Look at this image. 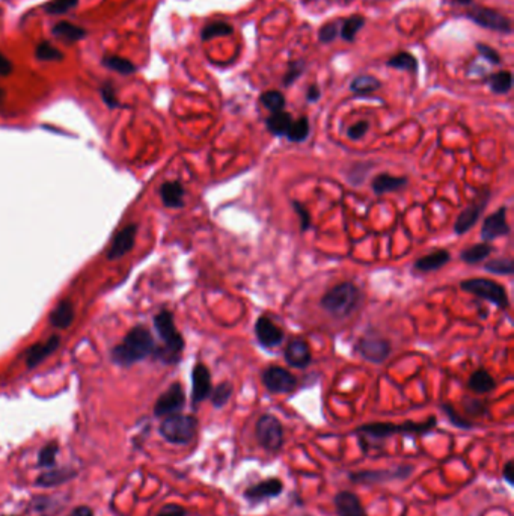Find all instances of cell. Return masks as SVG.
Returning <instances> with one entry per match:
<instances>
[{
  "instance_id": "6da1fadb",
  "label": "cell",
  "mask_w": 514,
  "mask_h": 516,
  "mask_svg": "<svg viewBox=\"0 0 514 516\" xmlns=\"http://www.w3.org/2000/svg\"><path fill=\"white\" fill-rule=\"evenodd\" d=\"M438 428V418L431 415L426 421H405L401 424L394 423H366L357 426L353 430L354 435L359 438V447L362 453H368V447L371 442H383L388 438H393L395 435H415L426 436Z\"/></svg>"
},
{
  "instance_id": "7a4b0ae2",
  "label": "cell",
  "mask_w": 514,
  "mask_h": 516,
  "mask_svg": "<svg viewBox=\"0 0 514 516\" xmlns=\"http://www.w3.org/2000/svg\"><path fill=\"white\" fill-rule=\"evenodd\" d=\"M362 300L361 288L353 283H340L326 291L320 299V307L325 310L330 317L342 320L359 308Z\"/></svg>"
},
{
  "instance_id": "3957f363",
  "label": "cell",
  "mask_w": 514,
  "mask_h": 516,
  "mask_svg": "<svg viewBox=\"0 0 514 516\" xmlns=\"http://www.w3.org/2000/svg\"><path fill=\"white\" fill-rule=\"evenodd\" d=\"M154 349L155 347L151 332L147 328L138 327L131 329L122 343L112 351V360L118 365L128 367L148 358Z\"/></svg>"
},
{
  "instance_id": "277c9868",
  "label": "cell",
  "mask_w": 514,
  "mask_h": 516,
  "mask_svg": "<svg viewBox=\"0 0 514 516\" xmlns=\"http://www.w3.org/2000/svg\"><path fill=\"white\" fill-rule=\"evenodd\" d=\"M154 327L163 341L162 349L155 351L157 352V356L162 358L163 363L166 364L178 363V360H180V353L184 349V339L175 327L172 312L167 310H162L157 316L154 317Z\"/></svg>"
},
{
  "instance_id": "5b68a950",
  "label": "cell",
  "mask_w": 514,
  "mask_h": 516,
  "mask_svg": "<svg viewBox=\"0 0 514 516\" xmlns=\"http://www.w3.org/2000/svg\"><path fill=\"white\" fill-rule=\"evenodd\" d=\"M160 435L175 445H187L193 441L198 432V418L193 415L172 414L165 417L160 424Z\"/></svg>"
},
{
  "instance_id": "8992f818",
  "label": "cell",
  "mask_w": 514,
  "mask_h": 516,
  "mask_svg": "<svg viewBox=\"0 0 514 516\" xmlns=\"http://www.w3.org/2000/svg\"><path fill=\"white\" fill-rule=\"evenodd\" d=\"M460 288L475 298L495 304L499 310H507L510 300L506 287L489 278H469L460 283Z\"/></svg>"
},
{
  "instance_id": "52a82bcc",
  "label": "cell",
  "mask_w": 514,
  "mask_h": 516,
  "mask_svg": "<svg viewBox=\"0 0 514 516\" xmlns=\"http://www.w3.org/2000/svg\"><path fill=\"white\" fill-rule=\"evenodd\" d=\"M255 438L263 450L277 453L284 447V426L276 415L263 414L255 423Z\"/></svg>"
},
{
  "instance_id": "ba28073f",
  "label": "cell",
  "mask_w": 514,
  "mask_h": 516,
  "mask_svg": "<svg viewBox=\"0 0 514 516\" xmlns=\"http://www.w3.org/2000/svg\"><path fill=\"white\" fill-rule=\"evenodd\" d=\"M415 471L413 465L400 464L389 469H362L349 473V480L359 485H382L389 481H406Z\"/></svg>"
},
{
  "instance_id": "9c48e42d",
  "label": "cell",
  "mask_w": 514,
  "mask_h": 516,
  "mask_svg": "<svg viewBox=\"0 0 514 516\" xmlns=\"http://www.w3.org/2000/svg\"><path fill=\"white\" fill-rule=\"evenodd\" d=\"M356 351L368 363L383 364L393 352V344L376 331H368L357 340Z\"/></svg>"
},
{
  "instance_id": "30bf717a",
  "label": "cell",
  "mask_w": 514,
  "mask_h": 516,
  "mask_svg": "<svg viewBox=\"0 0 514 516\" xmlns=\"http://www.w3.org/2000/svg\"><path fill=\"white\" fill-rule=\"evenodd\" d=\"M284 488V481L279 477H267L246 488L243 491V498L249 508H256L269 500L281 497Z\"/></svg>"
},
{
  "instance_id": "8fae6325",
  "label": "cell",
  "mask_w": 514,
  "mask_h": 516,
  "mask_svg": "<svg viewBox=\"0 0 514 516\" xmlns=\"http://www.w3.org/2000/svg\"><path fill=\"white\" fill-rule=\"evenodd\" d=\"M490 189L489 187H483L478 190V195L477 198L472 201L471 204L466 206L459 216H457L455 219V223H454V233L457 235H463L466 234L467 231H471L475 225L478 219L482 218L483 211L486 210L489 201H490Z\"/></svg>"
},
{
  "instance_id": "7c38bea8",
  "label": "cell",
  "mask_w": 514,
  "mask_h": 516,
  "mask_svg": "<svg viewBox=\"0 0 514 516\" xmlns=\"http://www.w3.org/2000/svg\"><path fill=\"white\" fill-rule=\"evenodd\" d=\"M261 382L272 394H289L297 388L299 380L289 370L269 365L261 372Z\"/></svg>"
},
{
  "instance_id": "4fadbf2b",
  "label": "cell",
  "mask_w": 514,
  "mask_h": 516,
  "mask_svg": "<svg viewBox=\"0 0 514 516\" xmlns=\"http://www.w3.org/2000/svg\"><path fill=\"white\" fill-rule=\"evenodd\" d=\"M466 17L474 21L475 25L482 26L484 29L489 30H495L499 33H508L513 32V26H511V20L508 17H506L504 14L498 13L496 9H490V8H484V6H472L467 9Z\"/></svg>"
},
{
  "instance_id": "5bb4252c",
  "label": "cell",
  "mask_w": 514,
  "mask_h": 516,
  "mask_svg": "<svg viewBox=\"0 0 514 516\" xmlns=\"http://www.w3.org/2000/svg\"><path fill=\"white\" fill-rule=\"evenodd\" d=\"M186 405L184 388L180 382L172 384L163 394L157 399L154 405L155 417H167V415L178 414Z\"/></svg>"
},
{
  "instance_id": "9a60e30c",
  "label": "cell",
  "mask_w": 514,
  "mask_h": 516,
  "mask_svg": "<svg viewBox=\"0 0 514 516\" xmlns=\"http://www.w3.org/2000/svg\"><path fill=\"white\" fill-rule=\"evenodd\" d=\"M511 231L507 221V207H499L495 213L489 215L482 225V239L487 243L499 238L508 235Z\"/></svg>"
},
{
  "instance_id": "2e32d148",
  "label": "cell",
  "mask_w": 514,
  "mask_h": 516,
  "mask_svg": "<svg viewBox=\"0 0 514 516\" xmlns=\"http://www.w3.org/2000/svg\"><path fill=\"white\" fill-rule=\"evenodd\" d=\"M253 329L256 340H258V343L263 347H265V349H273V347L281 346L285 339L284 331L265 316H260L256 319Z\"/></svg>"
},
{
  "instance_id": "e0dca14e",
  "label": "cell",
  "mask_w": 514,
  "mask_h": 516,
  "mask_svg": "<svg viewBox=\"0 0 514 516\" xmlns=\"http://www.w3.org/2000/svg\"><path fill=\"white\" fill-rule=\"evenodd\" d=\"M211 373L205 364L198 363L192 370V405L198 406L199 403L207 400L211 394Z\"/></svg>"
},
{
  "instance_id": "ac0fdd59",
  "label": "cell",
  "mask_w": 514,
  "mask_h": 516,
  "mask_svg": "<svg viewBox=\"0 0 514 516\" xmlns=\"http://www.w3.org/2000/svg\"><path fill=\"white\" fill-rule=\"evenodd\" d=\"M332 503L337 516H368L359 496L352 491L337 492Z\"/></svg>"
},
{
  "instance_id": "d6986e66",
  "label": "cell",
  "mask_w": 514,
  "mask_h": 516,
  "mask_svg": "<svg viewBox=\"0 0 514 516\" xmlns=\"http://www.w3.org/2000/svg\"><path fill=\"white\" fill-rule=\"evenodd\" d=\"M136 233H138V227L136 225H127L122 230H119L114 240L110 243V248L107 251V258L109 260H118V258H122L124 255H127L133 246H135L136 242Z\"/></svg>"
},
{
  "instance_id": "ffe728a7",
  "label": "cell",
  "mask_w": 514,
  "mask_h": 516,
  "mask_svg": "<svg viewBox=\"0 0 514 516\" xmlns=\"http://www.w3.org/2000/svg\"><path fill=\"white\" fill-rule=\"evenodd\" d=\"M284 358L289 367L306 368L312 363L311 347L304 339H292L285 346Z\"/></svg>"
},
{
  "instance_id": "44dd1931",
  "label": "cell",
  "mask_w": 514,
  "mask_h": 516,
  "mask_svg": "<svg viewBox=\"0 0 514 516\" xmlns=\"http://www.w3.org/2000/svg\"><path fill=\"white\" fill-rule=\"evenodd\" d=\"M61 344V339L58 335L50 336L49 340L42 341V343H35L32 347L26 351L25 356H26V365L28 368H35L38 364H41L46 358H49L54 351H58V347Z\"/></svg>"
},
{
  "instance_id": "7402d4cb",
  "label": "cell",
  "mask_w": 514,
  "mask_h": 516,
  "mask_svg": "<svg viewBox=\"0 0 514 516\" xmlns=\"http://www.w3.org/2000/svg\"><path fill=\"white\" fill-rule=\"evenodd\" d=\"M451 262V254L446 250H436L427 255H424L413 263V269L419 274L436 272Z\"/></svg>"
},
{
  "instance_id": "603a6c76",
  "label": "cell",
  "mask_w": 514,
  "mask_h": 516,
  "mask_svg": "<svg viewBox=\"0 0 514 516\" xmlns=\"http://www.w3.org/2000/svg\"><path fill=\"white\" fill-rule=\"evenodd\" d=\"M407 184H409V180L406 177H395L388 172L378 174L371 180L373 192L378 197L390 194V192H398V190L405 189Z\"/></svg>"
},
{
  "instance_id": "cb8c5ba5",
  "label": "cell",
  "mask_w": 514,
  "mask_h": 516,
  "mask_svg": "<svg viewBox=\"0 0 514 516\" xmlns=\"http://www.w3.org/2000/svg\"><path fill=\"white\" fill-rule=\"evenodd\" d=\"M184 186L180 182H166L160 187V198L167 209H181L184 206Z\"/></svg>"
},
{
  "instance_id": "d4e9b609",
  "label": "cell",
  "mask_w": 514,
  "mask_h": 516,
  "mask_svg": "<svg viewBox=\"0 0 514 516\" xmlns=\"http://www.w3.org/2000/svg\"><path fill=\"white\" fill-rule=\"evenodd\" d=\"M467 388L474 391L475 394H489V392L495 391L496 388V380L491 376L486 368H478L475 372L469 376L467 380Z\"/></svg>"
},
{
  "instance_id": "484cf974",
  "label": "cell",
  "mask_w": 514,
  "mask_h": 516,
  "mask_svg": "<svg viewBox=\"0 0 514 516\" xmlns=\"http://www.w3.org/2000/svg\"><path fill=\"white\" fill-rule=\"evenodd\" d=\"M74 307L70 300H62L59 302L58 305L54 307V310L50 312L49 316V322L53 328L58 329H66L71 327V323L74 322Z\"/></svg>"
},
{
  "instance_id": "4316f807",
  "label": "cell",
  "mask_w": 514,
  "mask_h": 516,
  "mask_svg": "<svg viewBox=\"0 0 514 516\" xmlns=\"http://www.w3.org/2000/svg\"><path fill=\"white\" fill-rule=\"evenodd\" d=\"M76 476V471L70 468H62V469H47L44 471L41 476L37 479V486L40 488H53L65 483V481L71 480Z\"/></svg>"
},
{
  "instance_id": "83f0119b",
  "label": "cell",
  "mask_w": 514,
  "mask_h": 516,
  "mask_svg": "<svg viewBox=\"0 0 514 516\" xmlns=\"http://www.w3.org/2000/svg\"><path fill=\"white\" fill-rule=\"evenodd\" d=\"M52 32L56 38L65 42H77L86 38V30L74 23H70V21H59L58 25L53 26Z\"/></svg>"
},
{
  "instance_id": "f1b7e54d",
  "label": "cell",
  "mask_w": 514,
  "mask_h": 516,
  "mask_svg": "<svg viewBox=\"0 0 514 516\" xmlns=\"http://www.w3.org/2000/svg\"><path fill=\"white\" fill-rule=\"evenodd\" d=\"M293 121L294 119H293L292 114H288V112H285V110H281V112H275V114H272L269 118H267L265 126H267V130H269L273 136L282 138L287 134Z\"/></svg>"
},
{
  "instance_id": "f546056e",
  "label": "cell",
  "mask_w": 514,
  "mask_h": 516,
  "mask_svg": "<svg viewBox=\"0 0 514 516\" xmlns=\"http://www.w3.org/2000/svg\"><path fill=\"white\" fill-rule=\"evenodd\" d=\"M382 88V82L370 74H361L354 77L350 83V91L356 95H370Z\"/></svg>"
},
{
  "instance_id": "4dcf8cb0",
  "label": "cell",
  "mask_w": 514,
  "mask_h": 516,
  "mask_svg": "<svg viewBox=\"0 0 514 516\" xmlns=\"http://www.w3.org/2000/svg\"><path fill=\"white\" fill-rule=\"evenodd\" d=\"M491 252H494L491 245L484 242V243L472 245V246H469V248L463 250L460 252V258H462V262H465L466 264H478V263L484 262Z\"/></svg>"
},
{
  "instance_id": "1f68e13d",
  "label": "cell",
  "mask_w": 514,
  "mask_h": 516,
  "mask_svg": "<svg viewBox=\"0 0 514 516\" xmlns=\"http://www.w3.org/2000/svg\"><path fill=\"white\" fill-rule=\"evenodd\" d=\"M489 88L490 91L498 95H506L511 91L513 88V74L510 71H499L491 74L489 77Z\"/></svg>"
},
{
  "instance_id": "d6a6232c",
  "label": "cell",
  "mask_w": 514,
  "mask_h": 516,
  "mask_svg": "<svg viewBox=\"0 0 514 516\" xmlns=\"http://www.w3.org/2000/svg\"><path fill=\"white\" fill-rule=\"evenodd\" d=\"M232 394H234V385L229 380H225V382H220L211 389V394L208 399L211 400V405H213L215 409H222L231 400Z\"/></svg>"
},
{
  "instance_id": "836d02e7",
  "label": "cell",
  "mask_w": 514,
  "mask_h": 516,
  "mask_svg": "<svg viewBox=\"0 0 514 516\" xmlns=\"http://www.w3.org/2000/svg\"><path fill=\"white\" fill-rule=\"evenodd\" d=\"M309 131H311V126H309L308 118L306 117H300L299 119L292 122V126H289V129L285 134V138L289 142L300 143V142H305L308 139Z\"/></svg>"
},
{
  "instance_id": "e575fe53",
  "label": "cell",
  "mask_w": 514,
  "mask_h": 516,
  "mask_svg": "<svg viewBox=\"0 0 514 516\" xmlns=\"http://www.w3.org/2000/svg\"><path fill=\"white\" fill-rule=\"evenodd\" d=\"M388 66L395 70H401V71H410V73H417L418 71V61L415 56L409 52H401L395 56H393L388 61Z\"/></svg>"
},
{
  "instance_id": "d590c367",
  "label": "cell",
  "mask_w": 514,
  "mask_h": 516,
  "mask_svg": "<svg viewBox=\"0 0 514 516\" xmlns=\"http://www.w3.org/2000/svg\"><path fill=\"white\" fill-rule=\"evenodd\" d=\"M365 26V17L364 16H352L344 20L341 26V38L347 42H353L357 37V33Z\"/></svg>"
},
{
  "instance_id": "8d00e7d4",
  "label": "cell",
  "mask_w": 514,
  "mask_h": 516,
  "mask_svg": "<svg viewBox=\"0 0 514 516\" xmlns=\"http://www.w3.org/2000/svg\"><path fill=\"white\" fill-rule=\"evenodd\" d=\"M441 409L446 415L448 421L454 426V428L462 429V430H472L475 428V424L469 418L463 417V415H460L459 412H457V409L451 405V403H441Z\"/></svg>"
},
{
  "instance_id": "74e56055",
  "label": "cell",
  "mask_w": 514,
  "mask_h": 516,
  "mask_svg": "<svg viewBox=\"0 0 514 516\" xmlns=\"http://www.w3.org/2000/svg\"><path fill=\"white\" fill-rule=\"evenodd\" d=\"M232 32L234 28L229 23H225V21H215V23L205 25L204 29L201 30V40L210 41L219 37H229Z\"/></svg>"
},
{
  "instance_id": "f35d334b",
  "label": "cell",
  "mask_w": 514,
  "mask_h": 516,
  "mask_svg": "<svg viewBox=\"0 0 514 516\" xmlns=\"http://www.w3.org/2000/svg\"><path fill=\"white\" fill-rule=\"evenodd\" d=\"M260 103L267 109L270 110L272 114L275 112H281L285 109V97L282 95V93L279 91H265L260 95Z\"/></svg>"
},
{
  "instance_id": "ab89813d",
  "label": "cell",
  "mask_w": 514,
  "mask_h": 516,
  "mask_svg": "<svg viewBox=\"0 0 514 516\" xmlns=\"http://www.w3.org/2000/svg\"><path fill=\"white\" fill-rule=\"evenodd\" d=\"M103 65L119 74H133L136 71L135 64L126 58H119V56H106L103 59Z\"/></svg>"
},
{
  "instance_id": "60d3db41",
  "label": "cell",
  "mask_w": 514,
  "mask_h": 516,
  "mask_svg": "<svg viewBox=\"0 0 514 516\" xmlns=\"http://www.w3.org/2000/svg\"><path fill=\"white\" fill-rule=\"evenodd\" d=\"M484 269L490 274L495 275H513L514 274V262L511 258H494L484 264Z\"/></svg>"
},
{
  "instance_id": "b9f144b4",
  "label": "cell",
  "mask_w": 514,
  "mask_h": 516,
  "mask_svg": "<svg viewBox=\"0 0 514 516\" xmlns=\"http://www.w3.org/2000/svg\"><path fill=\"white\" fill-rule=\"evenodd\" d=\"M58 452H59L58 442H49L44 445L38 455V467L42 469L53 468L56 464V456H58Z\"/></svg>"
},
{
  "instance_id": "7bdbcfd3",
  "label": "cell",
  "mask_w": 514,
  "mask_h": 516,
  "mask_svg": "<svg viewBox=\"0 0 514 516\" xmlns=\"http://www.w3.org/2000/svg\"><path fill=\"white\" fill-rule=\"evenodd\" d=\"M35 56L40 61H62L64 53L58 47L52 46L50 42L42 41L37 46Z\"/></svg>"
},
{
  "instance_id": "ee69618b",
  "label": "cell",
  "mask_w": 514,
  "mask_h": 516,
  "mask_svg": "<svg viewBox=\"0 0 514 516\" xmlns=\"http://www.w3.org/2000/svg\"><path fill=\"white\" fill-rule=\"evenodd\" d=\"M463 409L467 415H471V417H484V415L489 414L487 403L477 397L463 399Z\"/></svg>"
},
{
  "instance_id": "f6af8a7d",
  "label": "cell",
  "mask_w": 514,
  "mask_h": 516,
  "mask_svg": "<svg viewBox=\"0 0 514 516\" xmlns=\"http://www.w3.org/2000/svg\"><path fill=\"white\" fill-rule=\"evenodd\" d=\"M305 71V62L304 61H293L288 64V69L285 71V76L282 78V85L284 86H292L297 78L304 74Z\"/></svg>"
},
{
  "instance_id": "bcb514c9",
  "label": "cell",
  "mask_w": 514,
  "mask_h": 516,
  "mask_svg": "<svg viewBox=\"0 0 514 516\" xmlns=\"http://www.w3.org/2000/svg\"><path fill=\"white\" fill-rule=\"evenodd\" d=\"M77 4H79V0H52V2L44 8H46L47 14L59 16L64 13H68L71 8L77 6Z\"/></svg>"
},
{
  "instance_id": "7dc6e473",
  "label": "cell",
  "mask_w": 514,
  "mask_h": 516,
  "mask_svg": "<svg viewBox=\"0 0 514 516\" xmlns=\"http://www.w3.org/2000/svg\"><path fill=\"white\" fill-rule=\"evenodd\" d=\"M338 32H340L338 23H335V21H328V23L323 25L318 30V41L321 44H330L338 37Z\"/></svg>"
},
{
  "instance_id": "c3c4849f",
  "label": "cell",
  "mask_w": 514,
  "mask_h": 516,
  "mask_svg": "<svg viewBox=\"0 0 514 516\" xmlns=\"http://www.w3.org/2000/svg\"><path fill=\"white\" fill-rule=\"evenodd\" d=\"M293 209L296 211V215L299 216V221H300V230L301 231H308L311 228V213L309 210H306V207L299 203V201H293Z\"/></svg>"
},
{
  "instance_id": "681fc988",
  "label": "cell",
  "mask_w": 514,
  "mask_h": 516,
  "mask_svg": "<svg viewBox=\"0 0 514 516\" xmlns=\"http://www.w3.org/2000/svg\"><path fill=\"white\" fill-rule=\"evenodd\" d=\"M368 130H370V122L359 121V122H356V124H353L347 129V138L352 139V141L362 139L365 134L368 133Z\"/></svg>"
},
{
  "instance_id": "f907efd6",
  "label": "cell",
  "mask_w": 514,
  "mask_h": 516,
  "mask_svg": "<svg viewBox=\"0 0 514 516\" xmlns=\"http://www.w3.org/2000/svg\"><path fill=\"white\" fill-rule=\"evenodd\" d=\"M477 50L490 64H495V65H499L501 64V56H499V53L495 49H491V47L486 46V44L479 42V44H477Z\"/></svg>"
},
{
  "instance_id": "816d5d0a",
  "label": "cell",
  "mask_w": 514,
  "mask_h": 516,
  "mask_svg": "<svg viewBox=\"0 0 514 516\" xmlns=\"http://www.w3.org/2000/svg\"><path fill=\"white\" fill-rule=\"evenodd\" d=\"M157 516H187V510L180 504H166L160 509Z\"/></svg>"
},
{
  "instance_id": "f5cc1de1",
  "label": "cell",
  "mask_w": 514,
  "mask_h": 516,
  "mask_svg": "<svg viewBox=\"0 0 514 516\" xmlns=\"http://www.w3.org/2000/svg\"><path fill=\"white\" fill-rule=\"evenodd\" d=\"M100 94H102V97L104 100V103L109 107H116L118 106V100H116L115 91H114V88H112L110 85L102 86V89H100Z\"/></svg>"
},
{
  "instance_id": "db71d44e",
  "label": "cell",
  "mask_w": 514,
  "mask_h": 516,
  "mask_svg": "<svg viewBox=\"0 0 514 516\" xmlns=\"http://www.w3.org/2000/svg\"><path fill=\"white\" fill-rule=\"evenodd\" d=\"M502 479L507 481V485L514 486V461L510 459V461L506 462V465L502 467Z\"/></svg>"
},
{
  "instance_id": "11a10c76",
  "label": "cell",
  "mask_w": 514,
  "mask_h": 516,
  "mask_svg": "<svg viewBox=\"0 0 514 516\" xmlns=\"http://www.w3.org/2000/svg\"><path fill=\"white\" fill-rule=\"evenodd\" d=\"M321 97V91L317 85H311L306 91V100L309 103H317Z\"/></svg>"
},
{
  "instance_id": "9f6ffc18",
  "label": "cell",
  "mask_w": 514,
  "mask_h": 516,
  "mask_svg": "<svg viewBox=\"0 0 514 516\" xmlns=\"http://www.w3.org/2000/svg\"><path fill=\"white\" fill-rule=\"evenodd\" d=\"M13 71V64L8 61L5 54L0 53V76H8Z\"/></svg>"
},
{
  "instance_id": "6f0895ef",
  "label": "cell",
  "mask_w": 514,
  "mask_h": 516,
  "mask_svg": "<svg viewBox=\"0 0 514 516\" xmlns=\"http://www.w3.org/2000/svg\"><path fill=\"white\" fill-rule=\"evenodd\" d=\"M70 516H94V512L91 508H88V506H79L71 512Z\"/></svg>"
},
{
  "instance_id": "680465c9",
  "label": "cell",
  "mask_w": 514,
  "mask_h": 516,
  "mask_svg": "<svg viewBox=\"0 0 514 516\" xmlns=\"http://www.w3.org/2000/svg\"><path fill=\"white\" fill-rule=\"evenodd\" d=\"M454 2L459 4V5H471L472 0H454Z\"/></svg>"
},
{
  "instance_id": "91938a15",
  "label": "cell",
  "mask_w": 514,
  "mask_h": 516,
  "mask_svg": "<svg viewBox=\"0 0 514 516\" xmlns=\"http://www.w3.org/2000/svg\"><path fill=\"white\" fill-rule=\"evenodd\" d=\"M4 94H5V93L2 91V89H0V102H2V98H4Z\"/></svg>"
},
{
  "instance_id": "94428289",
  "label": "cell",
  "mask_w": 514,
  "mask_h": 516,
  "mask_svg": "<svg viewBox=\"0 0 514 516\" xmlns=\"http://www.w3.org/2000/svg\"><path fill=\"white\" fill-rule=\"evenodd\" d=\"M365 2H380V0H365Z\"/></svg>"
}]
</instances>
